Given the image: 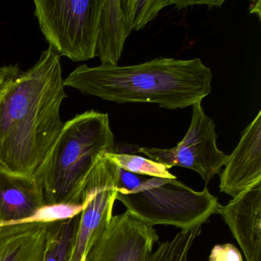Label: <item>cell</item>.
Masks as SVG:
<instances>
[{
  "instance_id": "6da1fadb",
  "label": "cell",
  "mask_w": 261,
  "mask_h": 261,
  "mask_svg": "<svg viewBox=\"0 0 261 261\" xmlns=\"http://www.w3.org/2000/svg\"><path fill=\"white\" fill-rule=\"evenodd\" d=\"M61 56L48 47L34 66H0V171L34 176L65 123Z\"/></svg>"
},
{
  "instance_id": "7a4b0ae2",
  "label": "cell",
  "mask_w": 261,
  "mask_h": 261,
  "mask_svg": "<svg viewBox=\"0 0 261 261\" xmlns=\"http://www.w3.org/2000/svg\"><path fill=\"white\" fill-rule=\"evenodd\" d=\"M213 74L201 59L156 58L129 66L82 65L64 80L85 95L117 103H151L169 110L193 106L212 92Z\"/></svg>"
},
{
  "instance_id": "3957f363",
  "label": "cell",
  "mask_w": 261,
  "mask_h": 261,
  "mask_svg": "<svg viewBox=\"0 0 261 261\" xmlns=\"http://www.w3.org/2000/svg\"><path fill=\"white\" fill-rule=\"evenodd\" d=\"M108 114L88 111L66 122L34 176L42 185L47 207H82L87 176L103 152H115Z\"/></svg>"
},
{
  "instance_id": "277c9868",
  "label": "cell",
  "mask_w": 261,
  "mask_h": 261,
  "mask_svg": "<svg viewBox=\"0 0 261 261\" xmlns=\"http://www.w3.org/2000/svg\"><path fill=\"white\" fill-rule=\"evenodd\" d=\"M117 200L148 226L172 225L181 230L201 227L221 206L206 186L197 192L177 178L155 177L145 176L133 192L117 191Z\"/></svg>"
},
{
  "instance_id": "5b68a950",
  "label": "cell",
  "mask_w": 261,
  "mask_h": 261,
  "mask_svg": "<svg viewBox=\"0 0 261 261\" xmlns=\"http://www.w3.org/2000/svg\"><path fill=\"white\" fill-rule=\"evenodd\" d=\"M35 16L49 46L74 62L95 57L102 0H36Z\"/></svg>"
},
{
  "instance_id": "8992f818",
  "label": "cell",
  "mask_w": 261,
  "mask_h": 261,
  "mask_svg": "<svg viewBox=\"0 0 261 261\" xmlns=\"http://www.w3.org/2000/svg\"><path fill=\"white\" fill-rule=\"evenodd\" d=\"M217 139L215 123L206 115L199 102L192 106L190 126L175 147H139L137 152L164 165L168 169L179 166L195 171L207 185L221 173L228 155L220 150Z\"/></svg>"
},
{
  "instance_id": "52a82bcc",
  "label": "cell",
  "mask_w": 261,
  "mask_h": 261,
  "mask_svg": "<svg viewBox=\"0 0 261 261\" xmlns=\"http://www.w3.org/2000/svg\"><path fill=\"white\" fill-rule=\"evenodd\" d=\"M105 153L99 155L82 189L81 204L84 208L70 256L72 261H85L113 217L119 167Z\"/></svg>"
},
{
  "instance_id": "ba28073f",
  "label": "cell",
  "mask_w": 261,
  "mask_h": 261,
  "mask_svg": "<svg viewBox=\"0 0 261 261\" xmlns=\"http://www.w3.org/2000/svg\"><path fill=\"white\" fill-rule=\"evenodd\" d=\"M158 241L153 227L126 211L112 217L85 261H146Z\"/></svg>"
},
{
  "instance_id": "9c48e42d",
  "label": "cell",
  "mask_w": 261,
  "mask_h": 261,
  "mask_svg": "<svg viewBox=\"0 0 261 261\" xmlns=\"http://www.w3.org/2000/svg\"><path fill=\"white\" fill-rule=\"evenodd\" d=\"M220 180V191L233 198L261 181V110L227 155Z\"/></svg>"
},
{
  "instance_id": "30bf717a",
  "label": "cell",
  "mask_w": 261,
  "mask_h": 261,
  "mask_svg": "<svg viewBox=\"0 0 261 261\" xmlns=\"http://www.w3.org/2000/svg\"><path fill=\"white\" fill-rule=\"evenodd\" d=\"M222 216L247 261H261V181L221 205Z\"/></svg>"
},
{
  "instance_id": "8fae6325",
  "label": "cell",
  "mask_w": 261,
  "mask_h": 261,
  "mask_svg": "<svg viewBox=\"0 0 261 261\" xmlns=\"http://www.w3.org/2000/svg\"><path fill=\"white\" fill-rule=\"evenodd\" d=\"M46 207L43 189L36 177L0 171V222L3 224L31 221Z\"/></svg>"
},
{
  "instance_id": "7c38bea8",
  "label": "cell",
  "mask_w": 261,
  "mask_h": 261,
  "mask_svg": "<svg viewBox=\"0 0 261 261\" xmlns=\"http://www.w3.org/2000/svg\"><path fill=\"white\" fill-rule=\"evenodd\" d=\"M48 221H32L0 225V261H41Z\"/></svg>"
},
{
  "instance_id": "4fadbf2b",
  "label": "cell",
  "mask_w": 261,
  "mask_h": 261,
  "mask_svg": "<svg viewBox=\"0 0 261 261\" xmlns=\"http://www.w3.org/2000/svg\"><path fill=\"white\" fill-rule=\"evenodd\" d=\"M133 31L132 22L123 12L120 0H102L95 48V57L102 65H118L125 42Z\"/></svg>"
},
{
  "instance_id": "5bb4252c",
  "label": "cell",
  "mask_w": 261,
  "mask_h": 261,
  "mask_svg": "<svg viewBox=\"0 0 261 261\" xmlns=\"http://www.w3.org/2000/svg\"><path fill=\"white\" fill-rule=\"evenodd\" d=\"M81 212L48 221L45 249L41 261H68L79 228Z\"/></svg>"
},
{
  "instance_id": "9a60e30c",
  "label": "cell",
  "mask_w": 261,
  "mask_h": 261,
  "mask_svg": "<svg viewBox=\"0 0 261 261\" xmlns=\"http://www.w3.org/2000/svg\"><path fill=\"white\" fill-rule=\"evenodd\" d=\"M107 157L111 160L117 167L126 172L155 178L175 179L176 176L169 172V169L156 162L149 159L133 153H114L106 152Z\"/></svg>"
},
{
  "instance_id": "2e32d148",
  "label": "cell",
  "mask_w": 261,
  "mask_h": 261,
  "mask_svg": "<svg viewBox=\"0 0 261 261\" xmlns=\"http://www.w3.org/2000/svg\"><path fill=\"white\" fill-rule=\"evenodd\" d=\"M170 0H129L134 31H140L154 20Z\"/></svg>"
},
{
  "instance_id": "e0dca14e",
  "label": "cell",
  "mask_w": 261,
  "mask_h": 261,
  "mask_svg": "<svg viewBox=\"0 0 261 261\" xmlns=\"http://www.w3.org/2000/svg\"><path fill=\"white\" fill-rule=\"evenodd\" d=\"M189 247L178 238H172L160 244L146 261H187Z\"/></svg>"
},
{
  "instance_id": "ac0fdd59",
  "label": "cell",
  "mask_w": 261,
  "mask_h": 261,
  "mask_svg": "<svg viewBox=\"0 0 261 261\" xmlns=\"http://www.w3.org/2000/svg\"><path fill=\"white\" fill-rule=\"evenodd\" d=\"M209 261H243L240 250L233 244H217L212 248Z\"/></svg>"
},
{
  "instance_id": "d6986e66",
  "label": "cell",
  "mask_w": 261,
  "mask_h": 261,
  "mask_svg": "<svg viewBox=\"0 0 261 261\" xmlns=\"http://www.w3.org/2000/svg\"><path fill=\"white\" fill-rule=\"evenodd\" d=\"M144 177L126 172L119 168L118 192H133L143 182Z\"/></svg>"
},
{
  "instance_id": "ffe728a7",
  "label": "cell",
  "mask_w": 261,
  "mask_h": 261,
  "mask_svg": "<svg viewBox=\"0 0 261 261\" xmlns=\"http://www.w3.org/2000/svg\"><path fill=\"white\" fill-rule=\"evenodd\" d=\"M223 0H212V1H186V0H172L169 2V6H175V8L178 10L186 8L188 7H192L195 5H206L209 8L212 7H221L224 4Z\"/></svg>"
},
{
  "instance_id": "44dd1931",
  "label": "cell",
  "mask_w": 261,
  "mask_h": 261,
  "mask_svg": "<svg viewBox=\"0 0 261 261\" xmlns=\"http://www.w3.org/2000/svg\"><path fill=\"white\" fill-rule=\"evenodd\" d=\"M250 14H255L259 18V20L261 19V1L260 0H257V1H254L252 2L251 5L250 7Z\"/></svg>"
},
{
  "instance_id": "7402d4cb",
  "label": "cell",
  "mask_w": 261,
  "mask_h": 261,
  "mask_svg": "<svg viewBox=\"0 0 261 261\" xmlns=\"http://www.w3.org/2000/svg\"><path fill=\"white\" fill-rule=\"evenodd\" d=\"M68 261H72V260H71V259H70V258H69V259H68Z\"/></svg>"
}]
</instances>
